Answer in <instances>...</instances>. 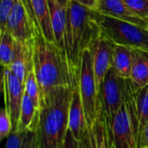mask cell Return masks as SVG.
Instances as JSON below:
<instances>
[{
  "mask_svg": "<svg viewBox=\"0 0 148 148\" xmlns=\"http://www.w3.org/2000/svg\"><path fill=\"white\" fill-rule=\"evenodd\" d=\"M33 62L41 98L51 88H75L79 84L71 71L66 52L55 42L47 40L36 28H33Z\"/></svg>",
  "mask_w": 148,
  "mask_h": 148,
  "instance_id": "1",
  "label": "cell"
},
{
  "mask_svg": "<svg viewBox=\"0 0 148 148\" xmlns=\"http://www.w3.org/2000/svg\"><path fill=\"white\" fill-rule=\"evenodd\" d=\"M72 87L51 88L41 98L36 133L39 148H60L69 130Z\"/></svg>",
  "mask_w": 148,
  "mask_h": 148,
  "instance_id": "2",
  "label": "cell"
},
{
  "mask_svg": "<svg viewBox=\"0 0 148 148\" xmlns=\"http://www.w3.org/2000/svg\"><path fill=\"white\" fill-rule=\"evenodd\" d=\"M90 8L74 0L68 5L66 53L71 71L79 82L82 54L101 35V29L91 15Z\"/></svg>",
  "mask_w": 148,
  "mask_h": 148,
  "instance_id": "3",
  "label": "cell"
},
{
  "mask_svg": "<svg viewBox=\"0 0 148 148\" xmlns=\"http://www.w3.org/2000/svg\"><path fill=\"white\" fill-rule=\"evenodd\" d=\"M91 15L99 25L101 34L112 42L148 53V28L106 16L95 10H91Z\"/></svg>",
  "mask_w": 148,
  "mask_h": 148,
  "instance_id": "4",
  "label": "cell"
},
{
  "mask_svg": "<svg viewBox=\"0 0 148 148\" xmlns=\"http://www.w3.org/2000/svg\"><path fill=\"white\" fill-rule=\"evenodd\" d=\"M111 131L114 148H140L134 88L130 79H126L125 101L111 123Z\"/></svg>",
  "mask_w": 148,
  "mask_h": 148,
  "instance_id": "5",
  "label": "cell"
},
{
  "mask_svg": "<svg viewBox=\"0 0 148 148\" xmlns=\"http://www.w3.org/2000/svg\"><path fill=\"white\" fill-rule=\"evenodd\" d=\"M79 89L87 125L88 127H92L98 117L100 100L94 70L92 53L89 49H86L82 54L79 78Z\"/></svg>",
  "mask_w": 148,
  "mask_h": 148,
  "instance_id": "6",
  "label": "cell"
},
{
  "mask_svg": "<svg viewBox=\"0 0 148 148\" xmlns=\"http://www.w3.org/2000/svg\"><path fill=\"white\" fill-rule=\"evenodd\" d=\"M126 79L120 77L111 67L108 71L100 90V106L110 125L125 101Z\"/></svg>",
  "mask_w": 148,
  "mask_h": 148,
  "instance_id": "7",
  "label": "cell"
},
{
  "mask_svg": "<svg viewBox=\"0 0 148 148\" xmlns=\"http://www.w3.org/2000/svg\"><path fill=\"white\" fill-rule=\"evenodd\" d=\"M2 88L6 108L12 123V131L18 130L23 99L25 92L24 83L21 82L10 69L3 67Z\"/></svg>",
  "mask_w": 148,
  "mask_h": 148,
  "instance_id": "8",
  "label": "cell"
},
{
  "mask_svg": "<svg viewBox=\"0 0 148 148\" xmlns=\"http://www.w3.org/2000/svg\"><path fill=\"white\" fill-rule=\"evenodd\" d=\"M114 47V43L101 34L89 48L93 57V65L99 96L104 78L112 67Z\"/></svg>",
  "mask_w": 148,
  "mask_h": 148,
  "instance_id": "9",
  "label": "cell"
},
{
  "mask_svg": "<svg viewBox=\"0 0 148 148\" xmlns=\"http://www.w3.org/2000/svg\"><path fill=\"white\" fill-rule=\"evenodd\" d=\"M5 30L10 32L18 42L33 39L32 22L24 0H16L7 19Z\"/></svg>",
  "mask_w": 148,
  "mask_h": 148,
  "instance_id": "10",
  "label": "cell"
},
{
  "mask_svg": "<svg viewBox=\"0 0 148 148\" xmlns=\"http://www.w3.org/2000/svg\"><path fill=\"white\" fill-rule=\"evenodd\" d=\"M69 2V0H48L55 41L65 52Z\"/></svg>",
  "mask_w": 148,
  "mask_h": 148,
  "instance_id": "11",
  "label": "cell"
},
{
  "mask_svg": "<svg viewBox=\"0 0 148 148\" xmlns=\"http://www.w3.org/2000/svg\"><path fill=\"white\" fill-rule=\"evenodd\" d=\"M95 10L106 16L148 28V21L133 12L123 0H99Z\"/></svg>",
  "mask_w": 148,
  "mask_h": 148,
  "instance_id": "12",
  "label": "cell"
},
{
  "mask_svg": "<svg viewBox=\"0 0 148 148\" xmlns=\"http://www.w3.org/2000/svg\"><path fill=\"white\" fill-rule=\"evenodd\" d=\"M24 2L32 22V27L40 29L47 40L56 42L48 0H24Z\"/></svg>",
  "mask_w": 148,
  "mask_h": 148,
  "instance_id": "13",
  "label": "cell"
},
{
  "mask_svg": "<svg viewBox=\"0 0 148 148\" xmlns=\"http://www.w3.org/2000/svg\"><path fill=\"white\" fill-rule=\"evenodd\" d=\"M9 68L21 82H25L29 73L34 69L33 39L23 42L17 41L16 55Z\"/></svg>",
  "mask_w": 148,
  "mask_h": 148,
  "instance_id": "14",
  "label": "cell"
},
{
  "mask_svg": "<svg viewBox=\"0 0 148 148\" xmlns=\"http://www.w3.org/2000/svg\"><path fill=\"white\" fill-rule=\"evenodd\" d=\"M69 129L72 132L74 136L81 141L86 132L88 129L87 125L85 113L82 102L79 84L73 88L72 99L69 109Z\"/></svg>",
  "mask_w": 148,
  "mask_h": 148,
  "instance_id": "15",
  "label": "cell"
},
{
  "mask_svg": "<svg viewBox=\"0 0 148 148\" xmlns=\"http://www.w3.org/2000/svg\"><path fill=\"white\" fill-rule=\"evenodd\" d=\"M90 128L95 148H114L111 125L101 106L97 120Z\"/></svg>",
  "mask_w": 148,
  "mask_h": 148,
  "instance_id": "16",
  "label": "cell"
},
{
  "mask_svg": "<svg viewBox=\"0 0 148 148\" xmlns=\"http://www.w3.org/2000/svg\"><path fill=\"white\" fill-rule=\"evenodd\" d=\"M134 60V49L127 46L114 44L112 68L115 73L123 79H130Z\"/></svg>",
  "mask_w": 148,
  "mask_h": 148,
  "instance_id": "17",
  "label": "cell"
},
{
  "mask_svg": "<svg viewBox=\"0 0 148 148\" xmlns=\"http://www.w3.org/2000/svg\"><path fill=\"white\" fill-rule=\"evenodd\" d=\"M130 80L134 90L148 84V53L140 49H134V60Z\"/></svg>",
  "mask_w": 148,
  "mask_h": 148,
  "instance_id": "18",
  "label": "cell"
},
{
  "mask_svg": "<svg viewBox=\"0 0 148 148\" xmlns=\"http://www.w3.org/2000/svg\"><path fill=\"white\" fill-rule=\"evenodd\" d=\"M134 102L139 127L140 147V139L148 121V84L138 90H134Z\"/></svg>",
  "mask_w": 148,
  "mask_h": 148,
  "instance_id": "19",
  "label": "cell"
},
{
  "mask_svg": "<svg viewBox=\"0 0 148 148\" xmlns=\"http://www.w3.org/2000/svg\"><path fill=\"white\" fill-rule=\"evenodd\" d=\"M37 115H38V109L36 108L35 104L33 103L29 96L24 92L18 129L25 130V131L36 129V122H37Z\"/></svg>",
  "mask_w": 148,
  "mask_h": 148,
  "instance_id": "20",
  "label": "cell"
},
{
  "mask_svg": "<svg viewBox=\"0 0 148 148\" xmlns=\"http://www.w3.org/2000/svg\"><path fill=\"white\" fill-rule=\"evenodd\" d=\"M1 35L0 60L3 67H10L13 62L17 51V40L7 30Z\"/></svg>",
  "mask_w": 148,
  "mask_h": 148,
  "instance_id": "21",
  "label": "cell"
},
{
  "mask_svg": "<svg viewBox=\"0 0 148 148\" xmlns=\"http://www.w3.org/2000/svg\"><path fill=\"white\" fill-rule=\"evenodd\" d=\"M24 88L25 93L29 96L36 108L39 110L41 105V92L34 69L29 73L24 82Z\"/></svg>",
  "mask_w": 148,
  "mask_h": 148,
  "instance_id": "22",
  "label": "cell"
},
{
  "mask_svg": "<svg viewBox=\"0 0 148 148\" xmlns=\"http://www.w3.org/2000/svg\"><path fill=\"white\" fill-rule=\"evenodd\" d=\"M136 15L148 21V0H123Z\"/></svg>",
  "mask_w": 148,
  "mask_h": 148,
  "instance_id": "23",
  "label": "cell"
},
{
  "mask_svg": "<svg viewBox=\"0 0 148 148\" xmlns=\"http://www.w3.org/2000/svg\"><path fill=\"white\" fill-rule=\"evenodd\" d=\"M12 132V123L10 114L6 108H3L0 111V140L8 138Z\"/></svg>",
  "mask_w": 148,
  "mask_h": 148,
  "instance_id": "24",
  "label": "cell"
},
{
  "mask_svg": "<svg viewBox=\"0 0 148 148\" xmlns=\"http://www.w3.org/2000/svg\"><path fill=\"white\" fill-rule=\"evenodd\" d=\"M28 131L25 130H16L12 131L7 138V142L4 148H22L24 139Z\"/></svg>",
  "mask_w": 148,
  "mask_h": 148,
  "instance_id": "25",
  "label": "cell"
},
{
  "mask_svg": "<svg viewBox=\"0 0 148 148\" xmlns=\"http://www.w3.org/2000/svg\"><path fill=\"white\" fill-rule=\"evenodd\" d=\"M16 1V0H1V3H0V30H1V33L0 34H2L5 31L7 19L9 17V15H10Z\"/></svg>",
  "mask_w": 148,
  "mask_h": 148,
  "instance_id": "26",
  "label": "cell"
},
{
  "mask_svg": "<svg viewBox=\"0 0 148 148\" xmlns=\"http://www.w3.org/2000/svg\"><path fill=\"white\" fill-rule=\"evenodd\" d=\"M22 148H39V141L36 129L27 132Z\"/></svg>",
  "mask_w": 148,
  "mask_h": 148,
  "instance_id": "27",
  "label": "cell"
},
{
  "mask_svg": "<svg viewBox=\"0 0 148 148\" xmlns=\"http://www.w3.org/2000/svg\"><path fill=\"white\" fill-rule=\"evenodd\" d=\"M60 148H80V141L74 136L69 129L68 130L64 141Z\"/></svg>",
  "mask_w": 148,
  "mask_h": 148,
  "instance_id": "28",
  "label": "cell"
},
{
  "mask_svg": "<svg viewBox=\"0 0 148 148\" xmlns=\"http://www.w3.org/2000/svg\"><path fill=\"white\" fill-rule=\"evenodd\" d=\"M80 148H95L91 128L88 127L85 135L80 141Z\"/></svg>",
  "mask_w": 148,
  "mask_h": 148,
  "instance_id": "29",
  "label": "cell"
},
{
  "mask_svg": "<svg viewBox=\"0 0 148 148\" xmlns=\"http://www.w3.org/2000/svg\"><path fill=\"white\" fill-rule=\"evenodd\" d=\"M142 147H148V121L140 139V148Z\"/></svg>",
  "mask_w": 148,
  "mask_h": 148,
  "instance_id": "30",
  "label": "cell"
},
{
  "mask_svg": "<svg viewBox=\"0 0 148 148\" xmlns=\"http://www.w3.org/2000/svg\"><path fill=\"white\" fill-rule=\"evenodd\" d=\"M82 5H85L92 10H94L96 6V3L99 0H74Z\"/></svg>",
  "mask_w": 148,
  "mask_h": 148,
  "instance_id": "31",
  "label": "cell"
},
{
  "mask_svg": "<svg viewBox=\"0 0 148 148\" xmlns=\"http://www.w3.org/2000/svg\"><path fill=\"white\" fill-rule=\"evenodd\" d=\"M141 148H148V147H142Z\"/></svg>",
  "mask_w": 148,
  "mask_h": 148,
  "instance_id": "32",
  "label": "cell"
}]
</instances>
